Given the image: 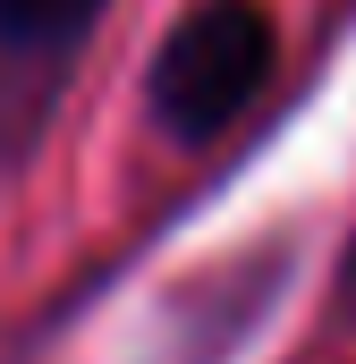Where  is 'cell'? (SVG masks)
Wrapping results in <instances>:
<instances>
[{"mask_svg":"<svg viewBox=\"0 0 356 364\" xmlns=\"http://www.w3.org/2000/svg\"><path fill=\"white\" fill-rule=\"evenodd\" d=\"M271 60H280V34H271L263 0H204L153 51V85H145L153 119L170 136H212V127H229L263 93Z\"/></svg>","mask_w":356,"mask_h":364,"instance_id":"obj_1","label":"cell"},{"mask_svg":"<svg viewBox=\"0 0 356 364\" xmlns=\"http://www.w3.org/2000/svg\"><path fill=\"white\" fill-rule=\"evenodd\" d=\"M102 0H0V34L17 43H68L77 26H93Z\"/></svg>","mask_w":356,"mask_h":364,"instance_id":"obj_2","label":"cell"},{"mask_svg":"<svg viewBox=\"0 0 356 364\" xmlns=\"http://www.w3.org/2000/svg\"><path fill=\"white\" fill-rule=\"evenodd\" d=\"M348 279H356V255H348Z\"/></svg>","mask_w":356,"mask_h":364,"instance_id":"obj_3","label":"cell"}]
</instances>
